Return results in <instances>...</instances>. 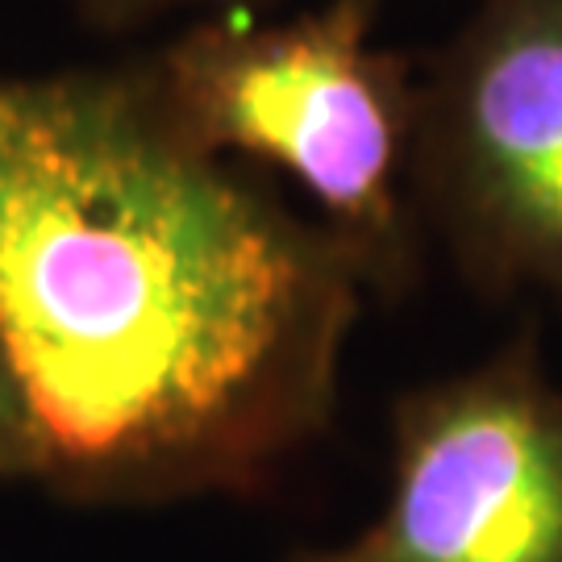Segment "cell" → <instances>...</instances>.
Wrapping results in <instances>:
<instances>
[{"label": "cell", "mask_w": 562, "mask_h": 562, "mask_svg": "<svg viewBox=\"0 0 562 562\" xmlns=\"http://www.w3.org/2000/svg\"><path fill=\"white\" fill-rule=\"evenodd\" d=\"M380 13L383 0H308L188 21L125 71L180 146L283 171L367 296L396 304L422 283L429 241L413 201L417 55L371 42Z\"/></svg>", "instance_id": "cell-2"}, {"label": "cell", "mask_w": 562, "mask_h": 562, "mask_svg": "<svg viewBox=\"0 0 562 562\" xmlns=\"http://www.w3.org/2000/svg\"><path fill=\"white\" fill-rule=\"evenodd\" d=\"M413 201L475 301L562 317V0H475L417 55Z\"/></svg>", "instance_id": "cell-3"}, {"label": "cell", "mask_w": 562, "mask_h": 562, "mask_svg": "<svg viewBox=\"0 0 562 562\" xmlns=\"http://www.w3.org/2000/svg\"><path fill=\"white\" fill-rule=\"evenodd\" d=\"M288 562H562V387L538 317L392 404V492L341 546Z\"/></svg>", "instance_id": "cell-4"}, {"label": "cell", "mask_w": 562, "mask_h": 562, "mask_svg": "<svg viewBox=\"0 0 562 562\" xmlns=\"http://www.w3.org/2000/svg\"><path fill=\"white\" fill-rule=\"evenodd\" d=\"M367 301L317 217L180 146L125 63L0 80V355L42 480L259 492L334 422Z\"/></svg>", "instance_id": "cell-1"}, {"label": "cell", "mask_w": 562, "mask_h": 562, "mask_svg": "<svg viewBox=\"0 0 562 562\" xmlns=\"http://www.w3.org/2000/svg\"><path fill=\"white\" fill-rule=\"evenodd\" d=\"M308 0H67L71 18L88 34L125 38L142 30H159L171 21H209V18H271Z\"/></svg>", "instance_id": "cell-5"}, {"label": "cell", "mask_w": 562, "mask_h": 562, "mask_svg": "<svg viewBox=\"0 0 562 562\" xmlns=\"http://www.w3.org/2000/svg\"><path fill=\"white\" fill-rule=\"evenodd\" d=\"M9 475H38V450H34V434L21 408L18 383L0 355V480Z\"/></svg>", "instance_id": "cell-6"}]
</instances>
